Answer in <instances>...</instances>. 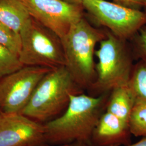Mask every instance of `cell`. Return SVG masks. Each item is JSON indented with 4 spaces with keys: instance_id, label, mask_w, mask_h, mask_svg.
I'll return each instance as SVG.
<instances>
[{
    "instance_id": "cell-1",
    "label": "cell",
    "mask_w": 146,
    "mask_h": 146,
    "mask_svg": "<svg viewBox=\"0 0 146 146\" xmlns=\"http://www.w3.org/2000/svg\"><path fill=\"white\" fill-rule=\"evenodd\" d=\"M110 93L96 96L84 93L71 95L62 114L44 123L46 143L64 145L82 142L89 146L94 128L106 110Z\"/></svg>"
},
{
    "instance_id": "cell-2",
    "label": "cell",
    "mask_w": 146,
    "mask_h": 146,
    "mask_svg": "<svg viewBox=\"0 0 146 146\" xmlns=\"http://www.w3.org/2000/svg\"><path fill=\"white\" fill-rule=\"evenodd\" d=\"M66 66L52 69L41 79L28 104L20 113L46 123L66 110L73 94L83 93Z\"/></svg>"
},
{
    "instance_id": "cell-3",
    "label": "cell",
    "mask_w": 146,
    "mask_h": 146,
    "mask_svg": "<svg viewBox=\"0 0 146 146\" xmlns=\"http://www.w3.org/2000/svg\"><path fill=\"white\" fill-rule=\"evenodd\" d=\"M107 32L92 26L84 17L61 38L66 58L65 66L84 90H89L95 82V48L107 37Z\"/></svg>"
},
{
    "instance_id": "cell-4",
    "label": "cell",
    "mask_w": 146,
    "mask_h": 146,
    "mask_svg": "<svg viewBox=\"0 0 146 146\" xmlns=\"http://www.w3.org/2000/svg\"><path fill=\"white\" fill-rule=\"evenodd\" d=\"M98 62L96 78L89 90L96 96L109 93L115 87L128 84L134 66L133 51L122 40L107 31V37L95 52Z\"/></svg>"
},
{
    "instance_id": "cell-5",
    "label": "cell",
    "mask_w": 146,
    "mask_h": 146,
    "mask_svg": "<svg viewBox=\"0 0 146 146\" xmlns=\"http://www.w3.org/2000/svg\"><path fill=\"white\" fill-rule=\"evenodd\" d=\"M21 49L19 54L23 66L50 69L66 66L61 38L32 17L20 32Z\"/></svg>"
},
{
    "instance_id": "cell-6",
    "label": "cell",
    "mask_w": 146,
    "mask_h": 146,
    "mask_svg": "<svg viewBox=\"0 0 146 146\" xmlns=\"http://www.w3.org/2000/svg\"><path fill=\"white\" fill-rule=\"evenodd\" d=\"M84 11L96 23L120 39L131 40L146 25V11L106 0H83Z\"/></svg>"
},
{
    "instance_id": "cell-7",
    "label": "cell",
    "mask_w": 146,
    "mask_h": 146,
    "mask_svg": "<svg viewBox=\"0 0 146 146\" xmlns=\"http://www.w3.org/2000/svg\"><path fill=\"white\" fill-rule=\"evenodd\" d=\"M52 69L23 66L0 78L1 113H20L28 104L37 84Z\"/></svg>"
},
{
    "instance_id": "cell-8",
    "label": "cell",
    "mask_w": 146,
    "mask_h": 146,
    "mask_svg": "<svg viewBox=\"0 0 146 146\" xmlns=\"http://www.w3.org/2000/svg\"><path fill=\"white\" fill-rule=\"evenodd\" d=\"M31 17L61 38L73 25L84 17L82 5L63 0H22Z\"/></svg>"
},
{
    "instance_id": "cell-9",
    "label": "cell",
    "mask_w": 146,
    "mask_h": 146,
    "mask_svg": "<svg viewBox=\"0 0 146 146\" xmlns=\"http://www.w3.org/2000/svg\"><path fill=\"white\" fill-rule=\"evenodd\" d=\"M46 143L44 124L21 113H0V146H38Z\"/></svg>"
},
{
    "instance_id": "cell-10",
    "label": "cell",
    "mask_w": 146,
    "mask_h": 146,
    "mask_svg": "<svg viewBox=\"0 0 146 146\" xmlns=\"http://www.w3.org/2000/svg\"><path fill=\"white\" fill-rule=\"evenodd\" d=\"M129 125L105 111L94 128L89 146H128L131 145Z\"/></svg>"
},
{
    "instance_id": "cell-11",
    "label": "cell",
    "mask_w": 146,
    "mask_h": 146,
    "mask_svg": "<svg viewBox=\"0 0 146 146\" xmlns=\"http://www.w3.org/2000/svg\"><path fill=\"white\" fill-rule=\"evenodd\" d=\"M135 101V98L128 84L120 86L110 92L106 111L128 124Z\"/></svg>"
},
{
    "instance_id": "cell-12",
    "label": "cell",
    "mask_w": 146,
    "mask_h": 146,
    "mask_svg": "<svg viewBox=\"0 0 146 146\" xmlns=\"http://www.w3.org/2000/svg\"><path fill=\"white\" fill-rule=\"evenodd\" d=\"M31 17L22 0H0V22L16 33H20Z\"/></svg>"
},
{
    "instance_id": "cell-13",
    "label": "cell",
    "mask_w": 146,
    "mask_h": 146,
    "mask_svg": "<svg viewBox=\"0 0 146 146\" xmlns=\"http://www.w3.org/2000/svg\"><path fill=\"white\" fill-rule=\"evenodd\" d=\"M128 86L136 100L146 101V60L139 59L134 64Z\"/></svg>"
},
{
    "instance_id": "cell-14",
    "label": "cell",
    "mask_w": 146,
    "mask_h": 146,
    "mask_svg": "<svg viewBox=\"0 0 146 146\" xmlns=\"http://www.w3.org/2000/svg\"><path fill=\"white\" fill-rule=\"evenodd\" d=\"M128 125L131 135L146 137V101L136 100Z\"/></svg>"
},
{
    "instance_id": "cell-15",
    "label": "cell",
    "mask_w": 146,
    "mask_h": 146,
    "mask_svg": "<svg viewBox=\"0 0 146 146\" xmlns=\"http://www.w3.org/2000/svg\"><path fill=\"white\" fill-rule=\"evenodd\" d=\"M23 66L19 55L0 43V78Z\"/></svg>"
},
{
    "instance_id": "cell-16",
    "label": "cell",
    "mask_w": 146,
    "mask_h": 146,
    "mask_svg": "<svg viewBox=\"0 0 146 146\" xmlns=\"http://www.w3.org/2000/svg\"><path fill=\"white\" fill-rule=\"evenodd\" d=\"M0 43L19 55L21 49V38L17 33L0 22Z\"/></svg>"
},
{
    "instance_id": "cell-17",
    "label": "cell",
    "mask_w": 146,
    "mask_h": 146,
    "mask_svg": "<svg viewBox=\"0 0 146 146\" xmlns=\"http://www.w3.org/2000/svg\"><path fill=\"white\" fill-rule=\"evenodd\" d=\"M131 40L134 57L146 60V25L141 28Z\"/></svg>"
},
{
    "instance_id": "cell-18",
    "label": "cell",
    "mask_w": 146,
    "mask_h": 146,
    "mask_svg": "<svg viewBox=\"0 0 146 146\" xmlns=\"http://www.w3.org/2000/svg\"><path fill=\"white\" fill-rule=\"evenodd\" d=\"M113 2L131 8L141 10L145 8L143 0H112Z\"/></svg>"
},
{
    "instance_id": "cell-19",
    "label": "cell",
    "mask_w": 146,
    "mask_h": 146,
    "mask_svg": "<svg viewBox=\"0 0 146 146\" xmlns=\"http://www.w3.org/2000/svg\"><path fill=\"white\" fill-rule=\"evenodd\" d=\"M72 146H89L87 144L82 142H75L71 144ZM128 146H146V137H143L141 140L135 143L131 144Z\"/></svg>"
},
{
    "instance_id": "cell-20",
    "label": "cell",
    "mask_w": 146,
    "mask_h": 146,
    "mask_svg": "<svg viewBox=\"0 0 146 146\" xmlns=\"http://www.w3.org/2000/svg\"><path fill=\"white\" fill-rule=\"evenodd\" d=\"M65 2H67L69 3H72L75 5H82L83 0H63Z\"/></svg>"
},
{
    "instance_id": "cell-21",
    "label": "cell",
    "mask_w": 146,
    "mask_h": 146,
    "mask_svg": "<svg viewBox=\"0 0 146 146\" xmlns=\"http://www.w3.org/2000/svg\"><path fill=\"white\" fill-rule=\"evenodd\" d=\"M72 146L71 144L70 145H41V146Z\"/></svg>"
},
{
    "instance_id": "cell-22",
    "label": "cell",
    "mask_w": 146,
    "mask_h": 146,
    "mask_svg": "<svg viewBox=\"0 0 146 146\" xmlns=\"http://www.w3.org/2000/svg\"><path fill=\"white\" fill-rule=\"evenodd\" d=\"M143 2H144V4H145V11H146V0H143Z\"/></svg>"
},
{
    "instance_id": "cell-23",
    "label": "cell",
    "mask_w": 146,
    "mask_h": 146,
    "mask_svg": "<svg viewBox=\"0 0 146 146\" xmlns=\"http://www.w3.org/2000/svg\"><path fill=\"white\" fill-rule=\"evenodd\" d=\"M1 113V110H0V113Z\"/></svg>"
}]
</instances>
